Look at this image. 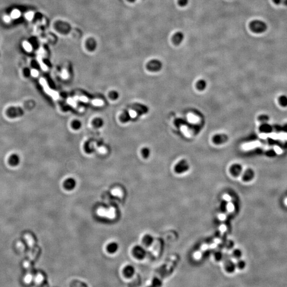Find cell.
Returning <instances> with one entry per match:
<instances>
[{"mask_svg":"<svg viewBox=\"0 0 287 287\" xmlns=\"http://www.w3.org/2000/svg\"><path fill=\"white\" fill-rule=\"evenodd\" d=\"M249 27L251 32L256 34L263 33L267 29L266 23L260 20H252L250 23Z\"/></svg>","mask_w":287,"mask_h":287,"instance_id":"obj_1","label":"cell"},{"mask_svg":"<svg viewBox=\"0 0 287 287\" xmlns=\"http://www.w3.org/2000/svg\"><path fill=\"white\" fill-rule=\"evenodd\" d=\"M25 111L20 106H11L7 108L6 111V114L9 118L16 119L22 117Z\"/></svg>","mask_w":287,"mask_h":287,"instance_id":"obj_2","label":"cell"},{"mask_svg":"<svg viewBox=\"0 0 287 287\" xmlns=\"http://www.w3.org/2000/svg\"><path fill=\"white\" fill-rule=\"evenodd\" d=\"M133 256L138 260H143L147 255V251L143 246L136 245L132 250Z\"/></svg>","mask_w":287,"mask_h":287,"instance_id":"obj_3","label":"cell"},{"mask_svg":"<svg viewBox=\"0 0 287 287\" xmlns=\"http://www.w3.org/2000/svg\"><path fill=\"white\" fill-rule=\"evenodd\" d=\"M147 69L151 72H158L161 70L163 67V63L158 59H152L147 64Z\"/></svg>","mask_w":287,"mask_h":287,"instance_id":"obj_4","label":"cell"},{"mask_svg":"<svg viewBox=\"0 0 287 287\" xmlns=\"http://www.w3.org/2000/svg\"><path fill=\"white\" fill-rule=\"evenodd\" d=\"M174 171L178 174H182L189 169V165L186 160H182L174 167Z\"/></svg>","mask_w":287,"mask_h":287,"instance_id":"obj_5","label":"cell"},{"mask_svg":"<svg viewBox=\"0 0 287 287\" xmlns=\"http://www.w3.org/2000/svg\"><path fill=\"white\" fill-rule=\"evenodd\" d=\"M131 109L134 110L137 113V117L146 114L149 111V109L144 104L140 103H135L131 106Z\"/></svg>","mask_w":287,"mask_h":287,"instance_id":"obj_6","label":"cell"},{"mask_svg":"<svg viewBox=\"0 0 287 287\" xmlns=\"http://www.w3.org/2000/svg\"><path fill=\"white\" fill-rule=\"evenodd\" d=\"M63 187L65 189L68 191H71L75 188L77 186V181L74 178H68L63 182Z\"/></svg>","mask_w":287,"mask_h":287,"instance_id":"obj_7","label":"cell"},{"mask_svg":"<svg viewBox=\"0 0 287 287\" xmlns=\"http://www.w3.org/2000/svg\"><path fill=\"white\" fill-rule=\"evenodd\" d=\"M224 267L226 271L229 273H232L235 271L236 269V264L230 258H228L224 262Z\"/></svg>","mask_w":287,"mask_h":287,"instance_id":"obj_8","label":"cell"},{"mask_svg":"<svg viewBox=\"0 0 287 287\" xmlns=\"http://www.w3.org/2000/svg\"><path fill=\"white\" fill-rule=\"evenodd\" d=\"M185 34L182 32H177L172 36V41L175 45H179L183 42L185 39Z\"/></svg>","mask_w":287,"mask_h":287,"instance_id":"obj_9","label":"cell"},{"mask_svg":"<svg viewBox=\"0 0 287 287\" xmlns=\"http://www.w3.org/2000/svg\"><path fill=\"white\" fill-rule=\"evenodd\" d=\"M228 140V136L226 134H217L214 136L212 140L214 143L216 145H220L224 143Z\"/></svg>","mask_w":287,"mask_h":287,"instance_id":"obj_10","label":"cell"},{"mask_svg":"<svg viewBox=\"0 0 287 287\" xmlns=\"http://www.w3.org/2000/svg\"><path fill=\"white\" fill-rule=\"evenodd\" d=\"M230 171L232 176L238 177L242 173V166L239 164H234L230 167Z\"/></svg>","mask_w":287,"mask_h":287,"instance_id":"obj_11","label":"cell"},{"mask_svg":"<svg viewBox=\"0 0 287 287\" xmlns=\"http://www.w3.org/2000/svg\"><path fill=\"white\" fill-rule=\"evenodd\" d=\"M255 177V172L253 169H248L245 170L242 174V180L245 182L251 181Z\"/></svg>","mask_w":287,"mask_h":287,"instance_id":"obj_12","label":"cell"},{"mask_svg":"<svg viewBox=\"0 0 287 287\" xmlns=\"http://www.w3.org/2000/svg\"><path fill=\"white\" fill-rule=\"evenodd\" d=\"M123 273L124 276L128 278H130L135 275V267L131 265H128L124 267Z\"/></svg>","mask_w":287,"mask_h":287,"instance_id":"obj_13","label":"cell"},{"mask_svg":"<svg viewBox=\"0 0 287 287\" xmlns=\"http://www.w3.org/2000/svg\"><path fill=\"white\" fill-rule=\"evenodd\" d=\"M154 241V238L152 235L150 234H146L142 238V242L145 246H151Z\"/></svg>","mask_w":287,"mask_h":287,"instance_id":"obj_14","label":"cell"},{"mask_svg":"<svg viewBox=\"0 0 287 287\" xmlns=\"http://www.w3.org/2000/svg\"><path fill=\"white\" fill-rule=\"evenodd\" d=\"M119 244L115 241L109 242L106 246V250L109 254H115L118 251Z\"/></svg>","mask_w":287,"mask_h":287,"instance_id":"obj_15","label":"cell"},{"mask_svg":"<svg viewBox=\"0 0 287 287\" xmlns=\"http://www.w3.org/2000/svg\"><path fill=\"white\" fill-rule=\"evenodd\" d=\"M20 156L17 154L13 153L10 155L9 158V163L12 166H17L20 163Z\"/></svg>","mask_w":287,"mask_h":287,"instance_id":"obj_16","label":"cell"},{"mask_svg":"<svg viewBox=\"0 0 287 287\" xmlns=\"http://www.w3.org/2000/svg\"><path fill=\"white\" fill-rule=\"evenodd\" d=\"M119 118H120L121 122H123V123H127L131 120V117L130 116V112L128 110H125L120 115Z\"/></svg>","mask_w":287,"mask_h":287,"instance_id":"obj_17","label":"cell"},{"mask_svg":"<svg viewBox=\"0 0 287 287\" xmlns=\"http://www.w3.org/2000/svg\"><path fill=\"white\" fill-rule=\"evenodd\" d=\"M272 130V127L270 124L266 123H262L260 127V131L263 133H271Z\"/></svg>","mask_w":287,"mask_h":287,"instance_id":"obj_18","label":"cell"},{"mask_svg":"<svg viewBox=\"0 0 287 287\" xmlns=\"http://www.w3.org/2000/svg\"><path fill=\"white\" fill-rule=\"evenodd\" d=\"M104 124V122L103 119L99 118V117L94 119L92 121V124L94 127L97 128V129L102 127Z\"/></svg>","mask_w":287,"mask_h":287,"instance_id":"obj_19","label":"cell"},{"mask_svg":"<svg viewBox=\"0 0 287 287\" xmlns=\"http://www.w3.org/2000/svg\"><path fill=\"white\" fill-rule=\"evenodd\" d=\"M207 84L206 81L201 79L198 81L196 83V88L199 90H203L207 87Z\"/></svg>","mask_w":287,"mask_h":287,"instance_id":"obj_20","label":"cell"},{"mask_svg":"<svg viewBox=\"0 0 287 287\" xmlns=\"http://www.w3.org/2000/svg\"><path fill=\"white\" fill-rule=\"evenodd\" d=\"M71 125L72 129L75 130H78L82 127V123L80 121L78 120H74L72 121Z\"/></svg>","mask_w":287,"mask_h":287,"instance_id":"obj_21","label":"cell"},{"mask_svg":"<svg viewBox=\"0 0 287 287\" xmlns=\"http://www.w3.org/2000/svg\"><path fill=\"white\" fill-rule=\"evenodd\" d=\"M279 103L282 107L287 106V96L286 95H281L278 99Z\"/></svg>","mask_w":287,"mask_h":287,"instance_id":"obj_22","label":"cell"},{"mask_svg":"<svg viewBox=\"0 0 287 287\" xmlns=\"http://www.w3.org/2000/svg\"><path fill=\"white\" fill-rule=\"evenodd\" d=\"M242 255V251L240 249H238V248L233 250V251H232V256L233 257V258L237 259V260L241 259Z\"/></svg>","mask_w":287,"mask_h":287,"instance_id":"obj_23","label":"cell"},{"mask_svg":"<svg viewBox=\"0 0 287 287\" xmlns=\"http://www.w3.org/2000/svg\"><path fill=\"white\" fill-rule=\"evenodd\" d=\"M236 267L239 270H243L245 268L246 265V262L241 259L237 260V262H236Z\"/></svg>","mask_w":287,"mask_h":287,"instance_id":"obj_24","label":"cell"},{"mask_svg":"<svg viewBox=\"0 0 287 287\" xmlns=\"http://www.w3.org/2000/svg\"><path fill=\"white\" fill-rule=\"evenodd\" d=\"M109 97L112 100H117L119 97V94L116 90H112L109 94Z\"/></svg>","mask_w":287,"mask_h":287,"instance_id":"obj_25","label":"cell"},{"mask_svg":"<svg viewBox=\"0 0 287 287\" xmlns=\"http://www.w3.org/2000/svg\"><path fill=\"white\" fill-rule=\"evenodd\" d=\"M214 258H215L216 260L220 261V260H222L223 258H224V254H223L222 251H215V253H214Z\"/></svg>","mask_w":287,"mask_h":287,"instance_id":"obj_26","label":"cell"},{"mask_svg":"<svg viewBox=\"0 0 287 287\" xmlns=\"http://www.w3.org/2000/svg\"><path fill=\"white\" fill-rule=\"evenodd\" d=\"M142 156H143L144 158H148L150 155V150L147 147H144L141 151Z\"/></svg>","mask_w":287,"mask_h":287,"instance_id":"obj_27","label":"cell"},{"mask_svg":"<svg viewBox=\"0 0 287 287\" xmlns=\"http://www.w3.org/2000/svg\"><path fill=\"white\" fill-rule=\"evenodd\" d=\"M269 117L266 114H261L258 117V120L262 123H266L269 120Z\"/></svg>","mask_w":287,"mask_h":287,"instance_id":"obj_28","label":"cell"},{"mask_svg":"<svg viewBox=\"0 0 287 287\" xmlns=\"http://www.w3.org/2000/svg\"><path fill=\"white\" fill-rule=\"evenodd\" d=\"M152 285H153L155 286V287H159V286H161L162 285V282L161 280H160V279L158 278H155L152 280Z\"/></svg>","mask_w":287,"mask_h":287,"instance_id":"obj_29","label":"cell"},{"mask_svg":"<svg viewBox=\"0 0 287 287\" xmlns=\"http://www.w3.org/2000/svg\"><path fill=\"white\" fill-rule=\"evenodd\" d=\"M22 45H23V48L26 51H27V52H31V51L32 50V46L28 42L26 41H24L23 42Z\"/></svg>","mask_w":287,"mask_h":287,"instance_id":"obj_30","label":"cell"},{"mask_svg":"<svg viewBox=\"0 0 287 287\" xmlns=\"http://www.w3.org/2000/svg\"><path fill=\"white\" fill-rule=\"evenodd\" d=\"M20 14L21 13H20V11L16 9V10H13L12 12H11V16L13 19H17L20 16Z\"/></svg>","mask_w":287,"mask_h":287,"instance_id":"obj_31","label":"cell"},{"mask_svg":"<svg viewBox=\"0 0 287 287\" xmlns=\"http://www.w3.org/2000/svg\"><path fill=\"white\" fill-rule=\"evenodd\" d=\"M189 0H178V4L181 7H185L188 4Z\"/></svg>","mask_w":287,"mask_h":287,"instance_id":"obj_32","label":"cell"},{"mask_svg":"<svg viewBox=\"0 0 287 287\" xmlns=\"http://www.w3.org/2000/svg\"><path fill=\"white\" fill-rule=\"evenodd\" d=\"M225 246L228 250H231L234 246V242H233V241L229 240V241H226V243L225 244Z\"/></svg>","mask_w":287,"mask_h":287,"instance_id":"obj_33","label":"cell"},{"mask_svg":"<svg viewBox=\"0 0 287 287\" xmlns=\"http://www.w3.org/2000/svg\"><path fill=\"white\" fill-rule=\"evenodd\" d=\"M25 16L28 20H32L34 17V13L32 12H29L26 14Z\"/></svg>","mask_w":287,"mask_h":287,"instance_id":"obj_34","label":"cell"},{"mask_svg":"<svg viewBox=\"0 0 287 287\" xmlns=\"http://www.w3.org/2000/svg\"><path fill=\"white\" fill-rule=\"evenodd\" d=\"M273 2L276 5H279L282 3V0H272Z\"/></svg>","mask_w":287,"mask_h":287,"instance_id":"obj_35","label":"cell"},{"mask_svg":"<svg viewBox=\"0 0 287 287\" xmlns=\"http://www.w3.org/2000/svg\"><path fill=\"white\" fill-rule=\"evenodd\" d=\"M4 20L7 22H8L10 20V18L9 16H5L4 17Z\"/></svg>","mask_w":287,"mask_h":287,"instance_id":"obj_36","label":"cell"},{"mask_svg":"<svg viewBox=\"0 0 287 287\" xmlns=\"http://www.w3.org/2000/svg\"><path fill=\"white\" fill-rule=\"evenodd\" d=\"M282 3L284 4L285 6H287V0H282Z\"/></svg>","mask_w":287,"mask_h":287,"instance_id":"obj_37","label":"cell"}]
</instances>
